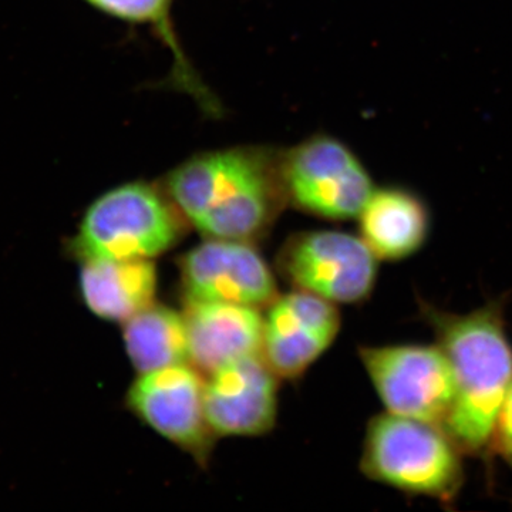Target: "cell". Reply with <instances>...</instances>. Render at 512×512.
<instances>
[{
	"instance_id": "1",
	"label": "cell",
	"mask_w": 512,
	"mask_h": 512,
	"mask_svg": "<svg viewBox=\"0 0 512 512\" xmlns=\"http://www.w3.org/2000/svg\"><path fill=\"white\" fill-rule=\"evenodd\" d=\"M161 185L188 225L207 239L254 242L288 205L281 153L266 147L195 154L173 168Z\"/></svg>"
},
{
	"instance_id": "2",
	"label": "cell",
	"mask_w": 512,
	"mask_h": 512,
	"mask_svg": "<svg viewBox=\"0 0 512 512\" xmlns=\"http://www.w3.org/2000/svg\"><path fill=\"white\" fill-rule=\"evenodd\" d=\"M419 308L450 363L456 384L444 429L467 456H488L493 453L498 413L512 383L504 299L467 313L443 311L424 301Z\"/></svg>"
},
{
	"instance_id": "3",
	"label": "cell",
	"mask_w": 512,
	"mask_h": 512,
	"mask_svg": "<svg viewBox=\"0 0 512 512\" xmlns=\"http://www.w3.org/2000/svg\"><path fill=\"white\" fill-rule=\"evenodd\" d=\"M464 456L443 426L386 412L367 424L360 470L376 483L448 507L466 481Z\"/></svg>"
},
{
	"instance_id": "4",
	"label": "cell",
	"mask_w": 512,
	"mask_h": 512,
	"mask_svg": "<svg viewBox=\"0 0 512 512\" xmlns=\"http://www.w3.org/2000/svg\"><path fill=\"white\" fill-rule=\"evenodd\" d=\"M188 227L163 185L131 181L89 205L70 251L82 262L153 259L177 247Z\"/></svg>"
},
{
	"instance_id": "5",
	"label": "cell",
	"mask_w": 512,
	"mask_h": 512,
	"mask_svg": "<svg viewBox=\"0 0 512 512\" xmlns=\"http://www.w3.org/2000/svg\"><path fill=\"white\" fill-rule=\"evenodd\" d=\"M286 204L329 221L359 217L375 191L356 154L338 138L316 134L281 153Z\"/></svg>"
},
{
	"instance_id": "6",
	"label": "cell",
	"mask_w": 512,
	"mask_h": 512,
	"mask_svg": "<svg viewBox=\"0 0 512 512\" xmlns=\"http://www.w3.org/2000/svg\"><path fill=\"white\" fill-rule=\"evenodd\" d=\"M359 356L386 412L444 427L456 384L437 343L362 346Z\"/></svg>"
},
{
	"instance_id": "7",
	"label": "cell",
	"mask_w": 512,
	"mask_h": 512,
	"mask_svg": "<svg viewBox=\"0 0 512 512\" xmlns=\"http://www.w3.org/2000/svg\"><path fill=\"white\" fill-rule=\"evenodd\" d=\"M276 268L299 291L333 303H359L375 289L379 258L362 237L308 231L288 238L279 251Z\"/></svg>"
},
{
	"instance_id": "8",
	"label": "cell",
	"mask_w": 512,
	"mask_h": 512,
	"mask_svg": "<svg viewBox=\"0 0 512 512\" xmlns=\"http://www.w3.org/2000/svg\"><path fill=\"white\" fill-rule=\"evenodd\" d=\"M205 376L191 365L140 373L127 393V407L201 467L210 461L217 434L204 406Z\"/></svg>"
},
{
	"instance_id": "9",
	"label": "cell",
	"mask_w": 512,
	"mask_h": 512,
	"mask_svg": "<svg viewBox=\"0 0 512 512\" xmlns=\"http://www.w3.org/2000/svg\"><path fill=\"white\" fill-rule=\"evenodd\" d=\"M184 302L264 309L278 298L274 272L252 242L207 239L178 259Z\"/></svg>"
},
{
	"instance_id": "10",
	"label": "cell",
	"mask_w": 512,
	"mask_h": 512,
	"mask_svg": "<svg viewBox=\"0 0 512 512\" xmlns=\"http://www.w3.org/2000/svg\"><path fill=\"white\" fill-rule=\"evenodd\" d=\"M336 303L299 291L278 296L264 320L262 357L279 379L301 377L338 338Z\"/></svg>"
},
{
	"instance_id": "11",
	"label": "cell",
	"mask_w": 512,
	"mask_h": 512,
	"mask_svg": "<svg viewBox=\"0 0 512 512\" xmlns=\"http://www.w3.org/2000/svg\"><path fill=\"white\" fill-rule=\"evenodd\" d=\"M279 377L262 355L242 357L205 376L204 406L217 437H255L274 429Z\"/></svg>"
},
{
	"instance_id": "12",
	"label": "cell",
	"mask_w": 512,
	"mask_h": 512,
	"mask_svg": "<svg viewBox=\"0 0 512 512\" xmlns=\"http://www.w3.org/2000/svg\"><path fill=\"white\" fill-rule=\"evenodd\" d=\"M190 365L208 376L242 357L262 355L261 309L221 302H188L183 312Z\"/></svg>"
},
{
	"instance_id": "13",
	"label": "cell",
	"mask_w": 512,
	"mask_h": 512,
	"mask_svg": "<svg viewBox=\"0 0 512 512\" xmlns=\"http://www.w3.org/2000/svg\"><path fill=\"white\" fill-rule=\"evenodd\" d=\"M357 220L360 237L379 261H403L417 254L430 235L426 202L404 188L373 191Z\"/></svg>"
},
{
	"instance_id": "14",
	"label": "cell",
	"mask_w": 512,
	"mask_h": 512,
	"mask_svg": "<svg viewBox=\"0 0 512 512\" xmlns=\"http://www.w3.org/2000/svg\"><path fill=\"white\" fill-rule=\"evenodd\" d=\"M157 284L153 259L83 262L80 275V289L87 308L111 322H127L156 302Z\"/></svg>"
},
{
	"instance_id": "15",
	"label": "cell",
	"mask_w": 512,
	"mask_h": 512,
	"mask_svg": "<svg viewBox=\"0 0 512 512\" xmlns=\"http://www.w3.org/2000/svg\"><path fill=\"white\" fill-rule=\"evenodd\" d=\"M83 2L111 18L133 23V25L150 26L173 56L171 82L174 86L181 92L190 94L205 113L220 116L221 104L191 66L178 39L173 20L174 0H83Z\"/></svg>"
},
{
	"instance_id": "16",
	"label": "cell",
	"mask_w": 512,
	"mask_h": 512,
	"mask_svg": "<svg viewBox=\"0 0 512 512\" xmlns=\"http://www.w3.org/2000/svg\"><path fill=\"white\" fill-rule=\"evenodd\" d=\"M124 345L138 373L190 365L187 325L183 312L151 303L124 322Z\"/></svg>"
},
{
	"instance_id": "17",
	"label": "cell",
	"mask_w": 512,
	"mask_h": 512,
	"mask_svg": "<svg viewBox=\"0 0 512 512\" xmlns=\"http://www.w3.org/2000/svg\"><path fill=\"white\" fill-rule=\"evenodd\" d=\"M493 453H497L512 468V383L495 423Z\"/></svg>"
}]
</instances>
